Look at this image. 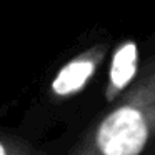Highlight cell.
<instances>
[{
  "mask_svg": "<svg viewBox=\"0 0 155 155\" xmlns=\"http://www.w3.org/2000/svg\"><path fill=\"white\" fill-rule=\"evenodd\" d=\"M0 155H32V152L15 142L0 138Z\"/></svg>",
  "mask_w": 155,
  "mask_h": 155,
  "instance_id": "277c9868",
  "label": "cell"
},
{
  "mask_svg": "<svg viewBox=\"0 0 155 155\" xmlns=\"http://www.w3.org/2000/svg\"><path fill=\"white\" fill-rule=\"evenodd\" d=\"M137 74V45L134 42H125L114 54L108 74V87L105 97L108 102H114L128 85L132 84Z\"/></svg>",
  "mask_w": 155,
  "mask_h": 155,
  "instance_id": "7a4b0ae2",
  "label": "cell"
},
{
  "mask_svg": "<svg viewBox=\"0 0 155 155\" xmlns=\"http://www.w3.org/2000/svg\"><path fill=\"white\" fill-rule=\"evenodd\" d=\"M95 67H97V58H94L92 55H82L68 62L55 75L52 82V94L64 98L80 92L94 75Z\"/></svg>",
  "mask_w": 155,
  "mask_h": 155,
  "instance_id": "3957f363",
  "label": "cell"
},
{
  "mask_svg": "<svg viewBox=\"0 0 155 155\" xmlns=\"http://www.w3.org/2000/svg\"><path fill=\"white\" fill-rule=\"evenodd\" d=\"M155 137V70L138 80L70 155H140Z\"/></svg>",
  "mask_w": 155,
  "mask_h": 155,
  "instance_id": "6da1fadb",
  "label": "cell"
}]
</instances>
